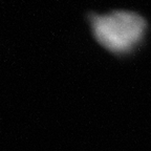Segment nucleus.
<instances>
[{"instance_id": "obj_1", "label": "nucleus", "mask_w": 151, "mask_h": 151, "mask_svg": "<svg viewBox=\"0 0 151 151\" xmlns=\"http://www.w3.org/2000/svg\"><path fill=\"white\" fill-rule=\"evenodd\" d=\"M83 18L94 44L119 62L134 59L149 42L151 20L139 9H87Z\"/></svg>"}]
</instances>
